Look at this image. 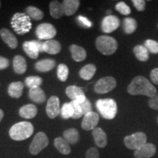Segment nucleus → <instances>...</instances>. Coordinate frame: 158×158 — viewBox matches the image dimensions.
<instances>
[{
    "instance_id": "c756f323",
    "label": "nucleus",
    "mask_w": 158,
    "mask_h": 158,
    "mask_svg": "<svg viewBox=\"0 0 158 158\" xmlns=\"http://www.w3.org/2000/svg\"><path fill=\"white\" fill-rule=\"evenodd\" d=\"M133 53L136 58L141 62H147L149 59V51L143 45H138L133 48Z\"/></svg>"
},
{
    "instance_id": "bb28decb",
    "label": "nucleus",
    "mask_w": 158,
    "mask_h": 158,
    "mask_svg": "<svg viewBox=\"0 0 158 158\" xmlns=\"http://www.w3.org/2000/svg\"><path fill=\"white\" fill-rule=\"evenodd\" d=\"M97 70L96 66L93 64H88L81 69L79 76L84 80H90L93 78Z\"/></svg>"
},
{
    "instance_id": "b1692460",
    "label": "nucleus",
    "mask_w": 158,
    "mask_h": 158,
    "mask_svg": "<svg viewBox=\"0 0 158 158\" xmlns=\"http://www.w3.org/2000/svg\"><path fill=\"white\" fill-rule=\"evenodd\" d=\"M23 87H24V85L21 81L11 83L9 85L8 89H7L8 94L11 98H21L23 94Z\"/></svg>"
},
{
    "instance_id": "4468645a",
    "label": "nucleus",
    "mask_w": 158,
    "mask_h": 158,
    "mask_svg": "<svg viewBox=\"0 0 158 158\" xmlns=\"http://www.w3.org/2000/svg\"><path fill=\"white\" fill-rule=\"evenodd\" d=\"M156 153V147L153 143H147L143 147L135 151L134 157L135 158H151Z\"/></svg>"
},
{
    "instance_id": "37998d69",
    "label": "nucleus",
    "mask_w": 158,
    "mask_h": 158,
    "mask_svg": "<svg viewBox=\"0 0 158 158\" xmlns=\"http://www.w3.org/2000/svg\"><path fill=\"white\" fill-rule=\"evenodd\" d=\"M149 106L152 109L158 110V94L153 98H151L148 101Z\"/></svg>"
},
{
    "instance_id": "79ce46f5",
    "label": "nucleus",
    "mask_w": 158,
    "mask_h": 158,
    "mask_svg": "<svg viewBox=\"0 0 158 158\" xmlns=\"http://www.w3.org/2000/svg\"><path fill=\"white\" fill-rule=\"evenodd\" d=\"M134 7L138 11H143L146 7V2L143 0H133Z\"/></svg>"
},
{
    "instance_id": "4c0bfd02",
    "label": "nucleus",
    "mask_w": 158,
    "mask_h": 158,
    "mask_svg": "<svg viewBox=\"0 0 158 158\" xmlns=\"http://www.w3.org/2000/svg\"><path fill=\"white\" fill-rule=\"evenodd\" d=\"M71 106L73 107V114L72 118L74 119H78L80 118L83 116V112L81 108L80 104L76 101H71L70 102Z\"/></svg>"
},
{
    "instance_id": "aec40b11",
    "label": "nucleus",
    "mask_w": 158,
    "mask_h": 158,
    "mask_svg": "<svg viewBox=\"0 0 158 158\" xmlns=\"http://www.w3.org/2000/svg\"><path fill=\"white\" fill-rule=\"evenodd\" d=\"M70 51L73 60L77 62H82L86 58V50L79 45L75 44L71 45L70 46Z\"/></svg>"
},
{
    "instance_id": "20e7f679",
    "label": "nucleus",
    "mask_w": 158,
    "mask_h": 158,
    "mask_svg": "<svg viewBox=\"0 0 158 158\" xmlns=\"http://www.w3.org/2000/svg\"><path fill=\"white\" fill-rule=\"evenodd\" d=\"M96 107L106 119H113L117 114V105L114 99H100L96 102Z\"/></svg>"
},
{
    "instance_id": "de8ad7c7",
    "label": "nucleus",
    "mask_w": 158,
    "mask_h": 158,
    "mask_svg": "<svg viewBox=\"0 0 158 158\" xmlns=\"http://www.w3.org/2000/svg\"><path fill=\"white\" fill-rule=\"evenodd\" d=\"M106 13H107V15H110V14L112 13V11L110 10H107V12H106Z\"/></svg>"
},
{
    "instance_id": "49530a36",
    "label": "nucleus",
    "mask_w": 158,
    "mask_h": 158,
    "mask_svg": "<svg viewBox=\"0 0 158 158\" xmlns=\"http://www.w3.org/2000/svg\"><path fill=\"white\" fill-rule=\"evenodd\" d=\"M3 117H4V112L2 110L0 109V122H1L2 120Z\"/></svg>"
},
{
    "instance_id": "f3484780",
    "label": "nucleus",
    "mask_w": 158,
    "mask_h": 158,
    "mask_svg": "<svg viewBox=\"0 0 158 158\" xmlns=\"http://www.w3.org/2000/svg\"><path fill=\"white\" fill-rule=\"evenodd\" d=\"M13 70L18 74H23L27 71V65L24 57L21 55H16L13 60Z\"/></svg>"
},
{
    "instance_id": "09e8293b",
    "label": "nucleus",
    "mask_w": 158,
    "mask_h": 158,
    "mask_svg": "<svg viewBox=\"0 0 158 158\" xmlns=\"http://www.w3.org/2000/svg\"><path fill=\"white\" fill-rule=\"evenodd\" d=\"M157 124H158V116H157Z\"/></svg>"
},
{
    "instance_id": "4be33fe9",
    "label": "nucleus",
    "mask_w": 158,
    "mask_h": 158,
    "mask_svg": "<svg viewBox=\"0 0 158 158\" xmlns=\"http://www.w3.org/2000/svg\"><path fill=\"white\" fill-rule=\"evenodd\" d=\"M64 7V15L70 16L76 13L80 6V1L78 0H64L62 2Z\"/></svg>"
},
{
    "instance_id": "2f4dec72",
    "label": "nucleus",
    "mask_w": 158,
    "mask_h": 158,
    "mask_svg": "<svg viewBox=\"0 0 158 158\" xmlns=\"http://www.w3.org/2000/svg\"><path fill=\"white\" fill-rule=\"evenodd\" d=\"M124 30L126 34H132L137 29L138 24L133 18H126L124 19Z\"/></svg>"
},
{
    "instance_id": "a878e982",
    "label": "nucleus",
    "mask_w": 158,
    "mask_h": 158,
    "mask_svg": "<svg viewBox=\"0 0 158 158\" xmlns=\"http://www.w3.org/2000/svg\"><path fill=\"white\" fill-rule=\"evenodd\" d=\"M54 146L61 154L68 155L71 152L70 144L64 138L57 137L54 140Z\"/></svg>"
},
{
    "instance_id": "6e6552de",
    "label": "nucleus",
    "mask_w": 158,
    "mask_h": 158,
    "mask_svg": "<svg viewBox=\"0 0 158 158\" xmlns=\"http://www.w3.org/2000/svg\"><path fill=\"white\" fill-rule=\"evenodd\" d=\"M116 81L113 77L107 76L99 79L94 85V92L98 94H106L115 89Z\"/></svg>"
},
{
    "instance_id": "ea45409f",
    "label": "nucleus",
    "mask_w": 158,
    "mask_h": 158,
    "mask_svg": "<svg viewBox=\"0 0 158 158\" xmlns=\"http://www.w3.org/2000/svg\"><path fill=\"white\" fill-rule=\"evenodd\" d=\"M81 108L83 115H86L90 112H92V105H91V102L89 100H88L87 98L86 99L84 102H83L82 103L80 104Z\"/></svg>"
},
{
    "instance_id": "3c124183",
    "label": "nucleus",
    "mask_w": 158,
    "mask_h": 158,
    "mask_svg": "<svg viewBox=\"0 0 158 158\" xmlns=\"http://www.w3.org/2000/svg\"><path fill=\"white\" fill-rule=\"evenodd\" d=\"M157 27H158V25H157Z\"/></svg>"
},
{
    "instance_id": "f03ea898",
    "label": "nucleus",
    "mask_w": 158,
    "mask_h": 158,
    "mask_svg": "<svg viewBox=\"0 0 158 158\" xmlns=\"http://www.w3.org/2000/svg\"><path fill=\"white\" fill-rule=\"evenodd\" d=\"M34 133V127L29 122H20L13 124L9 130V135L14 141H23Z\"/></svg>"
},
{
    "instance_id": "a211bd4d",
    "label": "nucleus",
    "mask_w": 158,
    "mask_h": 158,
    "mask_svg": "<svg viewBox=\"0 0 158 158\" xmlns=\"http://www.w3.org/2000/svg\"><path fill=\"white\" fill-rule=\"evenodd\" d=\"M43 49L44 52L48 53L49 54H59L62 49L60 43L55 40H49L43 43Z\"/></svg>"
},
{
    "instance_id": "c03bdc74",
    "label": "nucleus",
    "mask_w": 158,
    "mask_h": 158,
    "mask_svg": "<svg viewBox=\"0 0 158 158\" xmlns=\"http://www.w3.org/2000/svg\"><path fill=\"white\" fill-rule=\"evenodd\" d=\"M150 78L154 84L158 85V68L153 69L150 73Z\"/></svg>"
},
{
    "instance_id": "0eeeda50",
    "label": "nucleus",
    "mask_w": 158,
    "mask_h": 158,
    "mask_svg": "<svg viewBox=\"0 0 158 158\" xmlns=\"http://www.w3.org/2000/svg\"><path fill=\"white\" fill-rule=\"evenodd\" d=\"M49 143V140L46 134L43 132L37 133L33 138L32 141L29 146V152L32 155H37L44 149Z\"/></svg>"
},
{
    "instance_id": "8fccbe9b",
    "label": "nucleus",
    "mask_w": 158,
    "mask_h": 158,
    "mask_svg": "<svg viewBox=\"0 0 158 158\" xmlns=\"http://www.w3.org/2000/svg\"><path fill=\"white\" fill-rule=\"evenodd\" d=\"M0 7H1V1H0Z\"/></svg>"
},
{
    "instance_id": "e433bc0d",
    "label": "nucleus",
    "mask_w": 158,
    "mask_h": 158,
    "mask_svg": "<svg viewBox=\"0 0 158 158\" xmlns=\"http://www.w3.org/2000/svg\"><path fill=\"white\" fill-rule=\"evenodd\" d=\"M144 46L147 48L148 51H150L152 54H158V42L153 40H147L145 41Z\"/></svg>"
},
{
    "instance_id": "dca6fc26",
    "label": "nucleus",
    "mask_w": 158,
    "mask_h": 158,
    "mask_svg": "<svg viewBox=\"0 0 158 158\" xmlns=\"http://www.w3.org/2000/svg\"><path fill=\"white\" fill-rule=\"evenodd\" d=\"M92 135H93L95 144L98 147L104 148L107 146V135L102 128L96 127L95 129H94L92 130Z\"/></svg>"
},
{
    "instance_id": "7c9ffc66",
    "label": "nucleus",
    "mask_w": 158,
    "mask_h": 158,
    "mask_svg": "<svg viewBox=\"0 0 158 158\" xmlns=\"http://www.w3.org/2000/svg\"><path fill=\"white\" fill-rule=\"evenodd\" d=\"M26 13H27V15L29 18H31L33 20H35V21H40V20L43 19V16H44L43 12L40 9L35 7L34 6L27 7V9H26Z\"/></svg>"
},
{
    "instance_id": "1a4fd4ad",
    "label": "nucleus",
    "mask_w": 158,
    "mask_h": 158,
    "mask_svg": "<svg viewBox=\"0 0 158 158\" xmlns=\"http://www.w3.org/2000/svg\"><path fill=\"white\" fill-rule=\"evenodd\" d=\"M24 52L32 59H36L39 56V53L44 52L43 43L39 40L26 41L23 44Z\"/></svg>"
},
{
    "instance_id": "7ed1b4c3",
    "label": "nucleus",
    "mask_w": 158,
    "mask_h": 158,
    "mask_svg": "<svg viewBox=\"0 0 158 158\" xmlns=\"http://www.w3.org/2000/svg\"><path fill=\"white\" fill-rule=\"evenodd\" d=\"M11 27L15 32L19 35H23L31 30V24L30 18L25 13H17L12 18Z\"/></svg>"
},
{
    "instance_id": "412c9836",
    "label": "nucleus",
    "mask_w": 158,
    "mask_h": 158,
    "mask_svg": "<svg viewBox=\"0 0 158 158\" xmlns=\"http://www.w3.org/2000/svg\"><path fill=\"white\" fill-rule=\"evenodd\" d=\"M29 97L31 101L38 104L44 102L45 99H46L44 91L40 87L30 89L29 91Z\"/></svg>"
},
{
    "instance_id": "473e14b6",
    "label": "nucleus",
    "mask_w": 158,
    "mask_h": 158,
    "mask_svg": "<svg viewBox=\"0 0 158 158\" xmlns=\"http://www.w3.org/2000/svg\"><path fill=\"white\" fill-rule=\"evenodd\" d=\"M25 85L29 89L40 87L43 83L42 78L39 76H29L25 79Z\"/></svg>"
},
{
    "instance_id": "f257e3e1",
    "label": "nucleus",
    "mask_w": 158,
    "mask_h": 158,
    "mask_svg": "<svg viewBox=\"0 0 158 158\" xmlns=\"http://www.w3.org/2000/svg\"><path fill=\"white\" fill-rule=\"evenodd\" d=\"M127 92L132 95H145L153 98L157 95V89L143 76L134 78L127 86Z\"/></svg>"
},
{
    "instance_id": "58836bf2",
    "label": "nucleus",
    "mask_w": 158,
    "mask_h": 158,
    "mask_svg": "<svg viewBox=\"0 0 158 158\" xmlns=\"http://www.w3.org/2000/svg\"><path fill=\"white\" fill-rule=\"evenodd\" d=\"M77 22L82 27L85 28H90L92 27V23L87 18L83 16V15H78L77 17Z\"/></svg>"
},
{
    "instance_id": "6ab92c4d",
    "label": "nucleus",
    "mask_w": 158,
    "mask_h": 158,
    "mask_svg": "<svg viewBox=\"0 0 158 158\" xmlns=\"http://www.w3.org/2000/svg\"><path fill=\"white\" fill-rule=\"evenodd\" d=\"M56 66V62L54 59H45L37 62L35 64V69L40 73L48 72L53 70Z\"/></svg>"
},
{
    "instance_id": "9b49d317",
    "label": "nucleus",
    "mask_w": 158,
    "mask_h": 158,
    "mask_svg": "<svg viewBox=\"0 0 158 158\" xmlns=\"http://www.w3.org/2000/svg\"><path fill=\"white\" fill-rule=\"evenodd\" d=\"M120 21L115 15H107L102 19L101 29L105 33H111L118 28Z\"/></svg>"
},
{
    "instance_id": "5701e85b",
    "label": "nucleus",
    "mask_w": 158,
    "mask_h": 158,
    "mask_svg": "<svg viewBox=\"0 0 158 158\" xmlns=\"http://www.w3.org/2000/svg\"><path fill=\"white\" fill-rule=\"evenodd\" d=\"M50 14L55 19H59L64 15V7L59 1H52L49 5Z\"/></svg>"
},
{
    "instance_id": "2eb2a0df",
    "label": "nucleus",
    "mask_w": 158,
    "mask_h": 158,
    "mask_svg": "<svg viewBox=\"0 0 158 158\" xmlns=\"http://www.w3.org/2000/svg\"><path fill=\"white\" fill-rule=\"evenodd\" d=\"M0 36L2 40L7 44L10 48L15 49L18 47V40L16 37L11 32L9 29L3 28L0 30Z\"/></svg>"
},
{
    "instance_id": "cd10ccee",
    "label": "nucleus",
    "mask_w": 158,
    "mask_h": 158,
    "mask_svg": "<svg viewBox=\"0 0 158 158\" xmlns=\"http://www.w3.org/2000/svg\"><path fill=\"white\" fill-rule=\"evenodd\" d=\"M63 138L68 142L69 144H76L79 141V133L76 128H70L63 133Z\"/></svg>"
},
{
    "instance_id": "a19ab883",
    "label": "nucleus",
    "mask_w": 158,
    "mask_h": 158,
    "mask_svg": "<svg viewBox=\"0 0 158 158\" xmlns=\"http://www.w3.org/2000/svg\"><path fill=\"white\" fill-rule=\"evenodd\" d=\"M86 158H100V154L95 147L89 148L86 153Z\"/></svg>"
},
{
    "instance_id": "ddd939ff",
    "label": "nucleus",
    "mask_w": 158,
    "mask_h": 158,
    "mask_svg": "<svg viewBox=\"0 0 158 158\" xmlns=\"http://www.w3.org/2000/svg\"><path fill=\"white\" fill-rule=\"evenodd\" d=\"M59 99L56 96H51L48 99L46 106V114L49 118H54L60 114Z\"/></svg>"
},
{
    "instance_id": "9d476101",
    "label": "nucleus",
    "mask_w": 158,
    "mask_h": 158,
    "mask_svg": "<svg viewBox=\"0 0 158 158\" xmlns=\"http://www.w3.org/2000/svg\"><path fill=\"white\" fill-rule=\"evenodd\" d=\"M37 37L40 40H52L56 36V29L52 24L48 23H43L37 27L36 31Z\"/></svg>"
},
{
    "instance_id": "423d86ee",
    "label": "nucleus",
    "mask_w": 158,
    "mask_h": 158,
    "mask_svg": "<svg viewBox=\"0 0 158 158\" xmlns=\"http://www.w3.org/2000/svg\"><path fill=\"white\" fill-rule=\"evenodd\" d=\"M147 135L143 132H137L130 135L126 136L124 139V145L126 147L135 151L147 143Z\"/></svg>"
},
{
    "instance_id": "a18cd8bd",
    "label": "nucleus",
    "mask_w": 158,
    "mask_h": 158,
    "mask_svg": "<svg viewBox=\"0 0 158 158\" xmlns=\"http://www.w3.org/2000/svg\"><path fill=\"white\" fill-rule=\"evenodd\" d=\"M10 62L6 57L0 56V70H5L9 67Z\"/></svg>"
},
{
    "instance_id": "39448f33",
    "label": "nucleus",
    "mask_w": 158,
    "mask_h": 158,
    "mask_svg": "<svg viewBox=\"0 0 158 158\" xmlns=\"http://www.w3.org/2000/svg\"><path fill=\"white\" fill-rule=\"evenodd\" d=\"M95 45L101 54L109 56L114 54L117 50L118 43L114 37L106 35H102L96 39Z\"/></svg>"
},
{
    "instance_id": "f704fd0d",
    "label": "nucleus",
    "mask_w": 158,
    "mask_h": 158,
    "mask_svg": "<svg viewBox=\"0 0 158 158\" xmlns=\"http://www.w3.org/2000/svg\"><path fill=\"white\" fill-rule=\"evenodd\" d=\"M60 114L64 119H68L69 118H72L73 110V107L70 102H66L63 105L62 107L61 108Z\"/></svg>"
},
{
    "instance_id": "393cba45",
    "label": "nucleus",
    "mask_w": 158,
    "mask_h": 158,
    "mask_svg": "<svg viewBox=\"0 0 158 158\" xmlns=\"http://www.w3.org/2000/svg\"><path fill=\"white\" fill-rule=\"evenodd\" d=\"M37 114V108L33 104H27L19 110V115L24 118H32Z\"/></svg>"
},
{
    "instance_id": "f8f14e48",
    "label": "nucleus",
    "mask_w": 158,
    "mask_h": 158,
    "mask_svg": "<svg viewBox=\"0 0 158 158\" xmlns=\"http://www.w3.org/2000/svg\"><path fill=\"white\" fill-rule=\"evenodd\" d=\"M100 121V116L95 112L92 111L86 115L83 118L81 122V127L84 130L89 131V130H93L95 129Z\"/></svg>"
},
{
    "instance_id": "72a5a7b5",
    "label": "nucleus",
    "mask_w": 158,
    "mask_h": 158,
    "mask_svg": "<svg viewBox=\"0 0 158 158\" xmlns=\"http://www.w3.org/2000/svg\"><path fill=\"white\" fill-rule=\"evenodd\" d=\"M69 76V69L66 64H59L57 68V77L61 81H66Z\"/></svg>"
},
{
    "instance_id": "c85d7f7f",
    "label": "nucleus",
    "mask_w": 158,
    "mask_h": 158,
    "mask_svg": "<svg viewBox=\"0 0 158 158\" xmlns=\"http://www.w3.org/2000/svg\"><path fill=\"white\" fill-rule=\"evenodd\" d=\"M65 92L68 98L72 100V101H77L79 98L85 95L82 89L76 86H68Z\"/></svg>"
},
{
    "instance_id": "c9c22d12",
    "label": "nucleus",
    "mask_w": 158,
    "mask_h": 158,
    "mask_svg": "<svg viewBox=\"0 0 158 158\" xmlns=\"http://www.w3.org/2000/svg\"><path fill=\"white\" fill-rule=\"evenodd\" d=\"M115 8L118 13L124 15H130V13H131V10H130L129 6L126 3L123 2H120L116 4Z\"/></svg>"
}]
</instances>
